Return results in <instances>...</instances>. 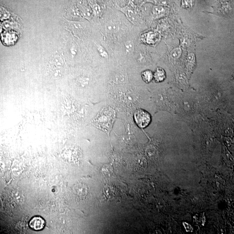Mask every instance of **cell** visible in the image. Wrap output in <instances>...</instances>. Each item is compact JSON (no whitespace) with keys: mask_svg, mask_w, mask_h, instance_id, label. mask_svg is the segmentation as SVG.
Wrapping results in <instances>:
<instances>
[{"mask_svg":"<svg viewBox=\"0 0 234 234\" xmlns=\"http://www.w3.org/2000/svg\"><path fill=\"white\" fill-rule=\"evenodd\" d=\"M114 113L111 108H106L102 111L93 121L95 126L102 130H109L114 119Z\"/></svg>","mask_w":234,"mask_h":234,"instance_id":"cell-1","label":"cell"},{"mask_svg":"<svg viewBox=\"0 0 234 234\" xmlns=\"http://www.w3.org/2000/svg\"><path fill=\"white\" fill-rule=\"evenodd\" d=\"M134 120L137 125L141 128L148 126L151 122V116L147 111L142 109L137 110L134 115Z\"/></svg>","mask_w":234,"mask_h":234,"instance_id":"cell-2","label":"cell"},{"mask_svg":"<svg viewBox=\"0 0 234 234\" xmlns=\"http://www.w3.org/2000/svg\"><path fill=\"white\" fill-rule=\"evenodd\" d=\"M117 8L119 11L122 12L125 14V15L126 16L127 19L130 22L134 24L137 21L138 17H137V15H136L135 11L132 8H131L128 6H127L124 7H118Z\"/></svg>","mask_w":234,"mask_h":234,"instance_id":"cell-3","label":"cell"},{"mask_svg":"<svg viewBox=\"0 0 234 234\" xmlns=\"http://www.w3.org/2000/svg\"><path fill=\"white\" fill-rule=\"evenodd\" d=\"M45 220L39 216H35L31 219L29 223V226L33 229L35 231H39L43 229L45 227Z\"/></svg>","mask_w":234,"mask_h":234,"instance_id":"cell-4","label":"cell"},{"mask_svg":"<svg viewBox=\"0 0 234 234\" xmlns=\"http://www.w3.org/2000/svg\"><path fill=\"white\" fill-rule=\"evenodd\" d=\"M154 78L156 82L164 81L166 78V74L164 69L157 68L154 74Z\"/></svg>","mask_w":234,"mask_h":234,"instance_id":"cell-5","label":"cell"},{"mask_svg":"<svg viewBox=\"0 0 234 234\" xmlns=\"http://www.w3.org/2000/svg\"><path fill=\"white\" fill-rule=\"evenodd\" d=\"M105 29L107 33L113 34L117 32L119 30L118 24L114 22L110 21L108 22L105 25Z\"/></svg>","mask_w":234,"mask_h":234,"instance_id":"cell-6","label":"cell"},{"mask_svg":"<svg viewBox=\"0 0 234 234\" xmlns=\"http://www.w3.org/2000/svg\"><path fill=\"white\" fill-rule=\"evenodd\" d=\"M154 15L156 18L162 17L165 15L166 10L165 8L162 6H155L153 7L152 10Z\"/></svg>","mask_w":234,"mask_h":234,"instance_id":"cell-7","label":"cell"},{"mask_svg":"<svg viewBox=\"0 0 234 234\" xmlns=\"http://www.w3.org/2000/svg\"><path fill=\"white\" fill-rule=\"evenodd\" d=\"M142 79L146 83H149L154 78V74L151 71L146 70L144 71L141 74Z\"/></svg>","mask_w":234,"mask_h":234,"instance_id":"cell-8","label":"cell"},{"mask_svg":"<svg viewBox=\"0 0 234 234\" xmlns=\"http://www.w3.org/2000/svg\"><path fill=\"white\" fill-rule=\"evenodd\" d=\"M126 52L129 53H132L134 49V45L133 42L130 40L126 41L124 44Z\"/></svg>","mask_w":234,"mask_h":234,"instance_id":"cell-9","label":"cell"},{"mask_svg":"<svg viewBox=\"0 0 234 234\" xmlns=\"http://www.w3.org/2000/svg\"><path fill=\"white\" fill-rule=\"evenodd\" d=\"M97 50L99 53V54L104 58H108V53H107L106 49L103 47L101 45L97 46Z\"/></svg>","mask_w":234,"mask_h":234,"instance_id":"cell-10","label":"cell"},{"mask_svg":"<svg viewBox=\"0 0 234 234\" xmlns=\"http://www.w3.org/2000/svg\"><path fill=\"white\" fill-rule=\"evenodd\" d=\"M181 54V50L179 48L175 49L171 53V56L174 59L179 58Z\"/></svg>","mask_w":234,"mask_h":234,"instance_id":"cell-11","label":"cell"},{"mask_svg":"<svg viewBox=\"0 0 234 234\" xmlns=\"http://www.w3.org/2000/svg\"><path fill=\"white\" fill-rule=\"evenodd\" d=\"M94 11L95 13L96 14H99L100 13L101 10L100 7L98 5H95L94 6Z\"/></svg>","mask_w":234,"mask_h":234,"instance_id":"cell-12","label":"cell"}]
</instances>
